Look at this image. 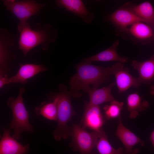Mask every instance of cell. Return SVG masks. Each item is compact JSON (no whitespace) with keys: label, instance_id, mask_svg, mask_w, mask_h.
Listing matches in <instances>:
<instances>
[{"label":"cell","instance_id":"cell-1","mask_svg":"<svg viewBox=\"0 0 154 154\" xmlns=\"http://www.w3.org/2000/svg\"><path fill=\"white\" fill-rule=\"evenodd\" d=\"M76 72L70 78V92L73 98L81 96L80 91L90 86L97 88L108 81L112 74L111 67L94 65L83 60L75 66Z\"/></svg>","mask_w":154,"mask_h":154},{"label":"cell","instance_id":"cell-2","mask_svg":"<svg viewBox=\"0 0 154 154\" xmlns=\"http://www.w3.org/2000/svg\"><path fill=\"white\" fill-rule=\"evenodd\" d=\"M36 28H31L28 23L18 30L19 48L25 56L31 50L40 45L44 50L48 49L58 36V30L49 23H37Z\"/></svg>","mask_w":154,"mask_h":154},{"label":"cell","instance_id":"cell-3","mask_svg":"<svg viewBox=\"0 0 154 154\" xmlns=\"http://www.w3.org/2000/svg\"><path fill=\"white\" fill-rule=\"evenodd\" d=\"M58 92L52 94L57 99V125L52 132L54 139L59 141L62 139H66L71 136V127L68 123L76 114L71 102V94L66 86L60 85Z\"/></svg>","mask_w":154,"mask_h":154},{"label":"cell","instance_id":"cell-4","mask_svg":"<svg viewBox=\"0 0 154 154\" xmlns=\"http://www.w3.org/2000/svg\"><path fill=\"white\" fill-rule=\"evenodd\" d=\"M25 90L24 87L20 88L17 97L15 98L9 97L7 102L13 115L9 128L10 130H13L12 136L16 139L20 138V135L23 132L32 133L34 132L33 128L29 122L28 112L23 102V95Z\"/></svg>","mask_w":154,"mask_h":154},{"label":"cell","instance_id":"cell-5","mask_svg":"<svg viewBox=\"0 0 154 154\" xmlns=\"http://www.w3.org/2000/svg\"><path fill=\"white\" fill-rule=\"evenodd\" d=\"M72 140L70 146L80 154H96L93 152L100 137L99 131L89 132L80 125L73 124L71 127Z\"/></svg>","mask_w":154,"mask_h":154},{"label":"cell","instance_id":"cell-6","mask_svg":"<svg viewBox=\"0 0 154 154\" xmlns=\"http://www.w3.org/2000/svg\"><path fill=\"white\" fill-rule=\"evenodd\" d=\"M2 1L6 9L12 13L19 20L17 30L28 23L27 21L29 19L37 15L45 5V4L39 3L33 0H4Z\"/></svg>","mask_w":154,"mask_h":154},{"label":"cell","instance_id":"cell-7","mask_svg":"<svg viewBox=\"0 0 154 154\" xmlns=\"http://www.w3.org/2000/svg\"><path fill=\"white\" fill-rule=\"evenodd\" d=\"M14 40L11 34L6 29H0V75L7 76L8 69L12 59L17 56L11 51Z\"/></svg>","mask_w":154,"mask_h":154},{"label":"cell","instance_id":"cell-8","mask_svg":"<svg viewBox=\"0 0 154 154\" xmlns=\"http://www.w3.org/2000/svg\"><path fill=\"white\" fill-rule=\"evenodd\" d=\"M111 67L112 74L115 78L119 94L124 92L131 87L137 88L141 84L137 77L130 74L129 68L125 67L122 63L118 62Z\"/></svg>","mask_w":154,"mask_h":154},{"label":"cell","instance_id":"cell-9","mask_svg":"<svg viewBox=\"0 0 154 154\" xmlns=\"http://www.w3.org/2000/svg\"><path fill=\"white\" fill-rule=\"evenodd\" d=\"M104 118L99 106L91 105L85 101L83 114L80 125L85 129L88 128L94 131H99L102 129L105 122Z\"/></svg>","mask_w":154,"mask_h":154},{"label":"cell","instance_id":"cell-10","mask_svg":"<svg viewBox=\"0 0 154 154\" xmlns=\"http://www.w3.org/2000/svg\"><path fill=\"white\" fill-rule=\"evenodd\" d=\"M105 20L126 33L128 31V26L138 21L143 22L130 11L123 7L108 15Z\"/></svg>","mask_w":154,"mask_h":154},{"label":"cell","instance_id":"cell-11","mask_svg":"<svg viewBox=\"0 0 154 154\" xmlns=\"http://www.w3.org/2000/svg\"><path fill=\"white\" fill-rule=\"evenodd\" d=\"M127 33L134 42L146 44L154 39V27L142 21L131 25Z\"/></svg>","mask_w":154,"mask_h":154},{"label":"cell","instance_id":"cell-12","mask_svg":"<svg viewBox=\"0 0 154 154\" xmlns=\"http://www.w3.org/2000/svg\"><path fill=\"white\" fill-rule=\"evenodd\" d=\"M57 5L72 12L82 19L86 24L91 23L95 15L87 9L83 1L81 0H58Z\"/></svg>","mask_w":154,"mask_h":154},{"label":"cell","instance_id":"cell-13","mask_svg":"<svg viewBox=\"0 0 154 154\" xmlns=\"http://www.w3.org/2000/svg\"><path fill=\"white\" fill-rule=\"evenodd\" d=\"M19 66V70L15 75L7 77V84L11 83L26 84L28 79L47 69L44 65L41 64H20Z\"/></svg>","mask_w":154,"mask_h":154},{"label":"cell","instance_id":"cell-14","mask_svg":"<svg viewBox=\"0 0 154 154\" xmlns=\"http://www.w3.org/2000/svg\"><path fill=\"white\" fill-rule=\"evenodd\" d=\"M11 130L5 128L0 141V154H27L29 151L28 144L23 145L10 134Z\"/></svg>","mask_w":154,"mask_h":154},{"label":"cell","instance_id":"cell-15","mask_svg":"<svg viewBox=\"0 0 154 154\" xmlns=\"http://www.w3.org/2000/svg\"><path fill=\"white\" fill-rule=\"evenodd\" d=\"M122 7L130 11L144 23L154 27V8L149 1L137 5L128 2L123 4Z\"/></svg>","mask_w":154,"mask_h":154},{"label":"cell","instance_id":"cell-16","mask_svg":"<svg viewBox=\"0 0 154 154\" xmlns=\"http://www.w3.org/2000/svg\"><path fill=\"white\" fill-rule=\"evenodd\" d=\"M115 135L121 141L125 149V154H130L133 146L140 143L144 146L143 141L136 136L122 124L121 116L118 118V125Z\"/></svg>","mask_w":154,"mask_h":154},{"label":"cell","instance_id":"cell-17","mask_svg":"<svg viewBox=\"0 0 154 154\" xmlns=\"http://www.w3.org/2000/svg\"><path fill=\"white\" fill-rule=\"evenodd\" d=\"M116 84L115 82H113L107 86L100 88H91L89 86L85 88L83 91L88 93L89 96V104L99 106L104 102H110L115 100L112 94L111 90Z\"/></svg>","mask_w":154,"mask_h":154},{"label":"cell","instance_id":"cell-18","mask_svg":"<svg viewBox=\"0 0 154 154\" xmlns=\"http://www.w3.org/2000/svg\"><path fill=\"white\" fill-rule=\"evenodd\" d=\"M131 66L138 71L137 78L141 84H150L154 81V54L145 61L133 60Z\"/></svg>","mask_w":154,"mask_h":154},{"label":"cell","instance_id":"cell-19","mask_svg":"<svg viewBox=\"0 0 154 154\" xmlns=\"http://www.w3.org/2000/svg\"><path fill=\"white\" fill-rule=\"evenodd\" d=\"M118 40H116L108 48L94 55L84 58L83 60L91 63L93 62H108L116 61L123 63L128 62V58L125 56L121 57L117 54L116 48L119 45Z\"/></svg>","mask_w":154,"mask_h":154},{"label":"cell","instance_id":"cell-20","mask_svg":"<svg viewBox=\"0 0 154 154\" xmlns=\"http://www.w3.org/2000/svg\"><path fill=\"white\" fill-rule=\"evenodd\" d=\"M142 98L137 92L131 93L128 96L127 104L130 118H135L140 112L146 110L149 107L148 102L145 100H143Z\"/></svg>","mask_w":154,"mask_h":154},{"label":"cell","instance_id":"cell-21","mask_svg":"<svg viewBox=\"0 0 154 154\" xmlns=\"http://www.w3.org/2000/svg\"><path fill=\"white\" fill-rule=\"evenodd\" d=\"M48 97L52 102H42L39 106L35 108V113L38 116H42L48 119L57 121V98L52 94L48 95Z\"/></svg>","mask_w":154,"mask_h":154},{"label":"cell","instance_id":"cell-22","mask_svg":"<svg viewBox=\"0 0 154 154\" xmlns=\"http://www.w3.org/2000/svg\"><path fill=\"white\" fill-rule=\"evenodd\" d=\"M100 137L96 147L100 154H123V149L121 147L114 148L109 142L108 137L102 128L100 131Z\"/></svg>","mask_w":154,"mask_h":154},{"label":"cell","instance_id":"cell-23","mask_svg":"<svg viewBox=\"0 0 154 154\" xmlns=\"http://www.w3.org/2000/svg\"><path fill=\"white\" fill-rule=\"evenodd\" d=\"M123 105V102L115 100L111 102L109 105H106L103 108L104 118L106 119H110L119 117Z\"/></svg>","mask_w":154,"mask_h":154},{"label":"cell","instance_id":"cell-24","mask_svg":"<svg viewBox=\"0 0 154 154\" xmlns=\"http://www.w3.org/2000/svg\"><path fill=\"white\" fill-rule=\"evenodd\" d=\"M7 76H4L0 75V88L1 89L3 86L7 84Z\"/></svg>","mask_w":154,"mask_h":154},{"label":"cell","instance_id":"cell-25","mask_svg":"<svg viewBox=\"0 0 154 154\" xmlns=\"http://www.w3.org/2000/svg\"><path fill=\"white\" fill-rule=\"evenodd\" d=\"M150 140L154 148V130L151 134L150 137Z\"/></svg>","mask_w":154,"mask_h":154},{"label":"cell","instance_id":"cell-26","mask_svg":"<svg viewBox=\"0 0 154 154\" xmlns=\"http://www.w3.org/2000/svg\"><path fill=\"white\" fill-rule=\"evenodd\" d=\"M149 93L151 95H154V85H152L151 86Z\"/></svg>","mask_w":154,"mask_h":154},{"label":"cell","instance_id":"cell-27","mask_svg":"<svg viewBox=\"0 0 154 154\" xmlns=\"http://www.w3.org/2000/svg\"><path fill=\"white\" fill-rule=\"evenodd\" d=\"M139 152V150L138 148H136L133 150L132 152L130 154H137Z\"/></svg>","mask_w":154,"mask_h":154}]
</instances>
